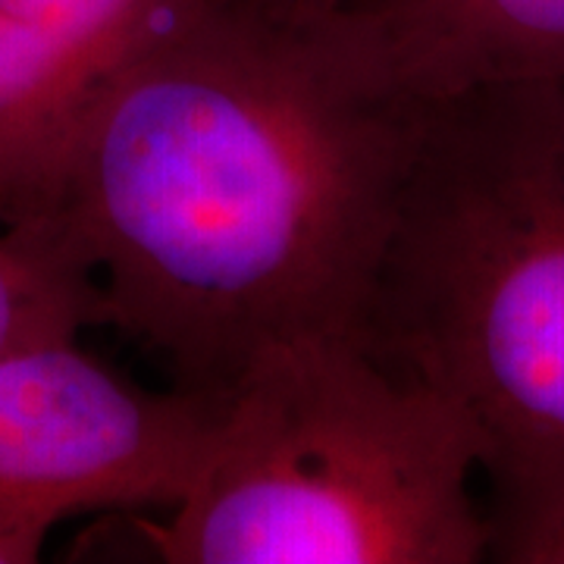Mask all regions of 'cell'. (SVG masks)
<instances>
[{"mask_svg": "<svg viewBox=\"0 0 564 564\" xmlns=\"http://www.w3.org/2000/svg\"><path fill=\"white\" fill-rule=\"evenodd\" d=\"M101 323V282L54 223L20 220L0 229V355L79 339L85 326Z\"/></svg>", "mask_w": 564, "mask_h": 564, "instance_id": "cell-7", "label": "cell"}, {"mask_svg": "<svg viewBox=\"0 0 564 564\" xmlns=\"http://www.w3.org/2000/svg\"><path fill=\"white\" fill-rule=\"evenodd\" d=\"M423 95L564 79V0H373L364 10Z\"/></svg>", "mask_w": 564, "mask_h": 564, "instance_id": "cell-5", "label": "cell"}, {"mask_svg": "<svg viewBox=\"0 0 564 564\" xmlns=\"http://www.w3.org/2000/svg\"><path fill=\"white\" fill-rule=\"evenodd\" d=\"M51 530L41 521H0V564L39 562Z\"/></svg>", "mask_w": 564, "mask_h": 564, "instance_id": "cell-9", "label": "cell"}, {"mask_svg": "<svg viewBox=\"0 0 564 564\" xmlns=\"http://www.w3.org/2000/svg\"><path fill=\"white\" fill-rule=\"evenodd\" d=\"M505 562L514 564H564V511L549 518L545 524L530 530L508 549Z\"/></svg>", "mask_w": 564, "mask_h": 564, "instance_id": "cell-8", "label": "cell"}, {"mask_svg": "<svg viewBox=\"0 0 564 564\" xmlns=\"http://www.w3.org/2000/svg\"><path fill=\"white\" fill-rule=\"evenodd\" d=\"M220 417L223 399L129 383L79 339L0 355V521L173 508L204 470Z\"/></svg>", "mask_w": 564, "mask_h": 564, "instance_id": "cell-4", "label": "cell"}, {"mask_svg": "<svg viewBox=\"0 0 564 564\" xmlns=\"http://www.w3.org/2000/svg\"><path fill=\"white\" fill-rule=\"evenodd\" d=\"M358 343L467 417L489 552L564 511V79L423 101Z\"/></svg>", "mask_w": 564, "mask_h": 564, "instance_id": "cell-2", "label": "cell"}, {"mask_svg": "<svg viewBox=\"0 0 564 564\" xmlns=\"http://www.w3.org/2000/svg\"><path fill=\"white\" fill-rule=\"evenodd\" d=\"M251 7H261L273 17L282 20H333V17H343V13H355L364 10L367 3L373 0H245Z\"/></svg>", "mask_w": 564, "mask_h": 564, "instance_id": "cell-10", "label": "cell"}, {"mask_svg": "<svg viewBox=\"0 0 564 564\" xmlns=\"http://www.w3.org/2000/svg\"><path fill=\"white\" fill-rule=\"evenodd\" d=\"M113 66L0 7V226L35 220L63 151Z\"/></svg>", "mask_w": 564, "mask_h": 564, "instance_id": "cell-6", "label": "cell"}, {"mask_svg": "<svg viewBox=\"0 0 564 564\" xmlns=\"http://www.w3.org/2000/svg\"><path fill=\"white\" fill-rule=\"evenodd\" d=\"M474 474L455 404L355 339H307L245 370L195 486L141 527L170 564H474Z\"/></svg>", "mask_w": 564, "mask_h": 564, "instance_id": "cell-3", "label": "cell"}, {"mask_svg": "<svg viewBox=\"0 0 564 564\" xmlns=\"http://www.w3.org/2000/svg\"><path fill=\"white\" fill-rule=\"evenodd\" d=\"M423 101L364 13L188 0L95 91L35 220L176 389L226 399L273 348L358 343Z\"/></svg>", "mask_w": 564, "mask_h": 564, "instance_id": "cell-1", "label": "cell"}]
</instances>
